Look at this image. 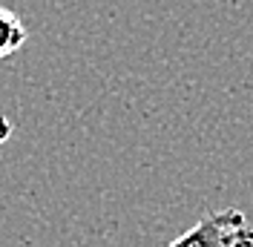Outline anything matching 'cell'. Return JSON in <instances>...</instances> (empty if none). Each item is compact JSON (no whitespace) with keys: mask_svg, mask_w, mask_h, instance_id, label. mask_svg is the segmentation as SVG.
<instances>
[{"mask_svg":"<svg viewBox=\"0 0 253 247\" xmlns=\"http://www.w3.org/2000/svg\"><path fill=\"white\" fill-rule=\"evenodd\" d=\"M167 247H253V227L242 210L227 207L207 213Z\"/></svg>","mask_w":253,"mask_h":247,"instance_id":"6da1fadb","label":"cell"},{"mask_svg":"<svg viewBox=\"0 0 253 247\" xmlns=\"http://www.w3.org/2000/svg\"><path fill=\"white\" fill-rule=\"evenodd\" d=\"M29 32H26V23L6 6H0V61L15 55L17 49L26 43Z\"/></svg>","mask_w":253,"mask_h":247,"instance_id":"7a4b0ae2","label":"cell"},{"mask_svg":"<svg viewBox=\"0 0 253 247\" xmlns=\"http://www.w3.org/2000/svg\"><path fill=\"white\" fill-rule=\"evenodd\" d=\"M9 138H12V121H9L6 115H0V147H3Z\"/></svg>","mask_w":253,"mask_h":247,"instance_id":"3957f363","label":"cell"}]
</instances>
